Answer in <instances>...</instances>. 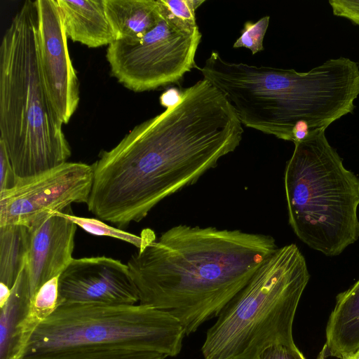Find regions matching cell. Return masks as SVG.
Listing matches in <instances>:
<instances>
[{"label": "cell", "instance_id": "83f0119b", "mask_svg": "<svg viewBox=\"0 0 359 359\" xmlns=\"http://www.w3.org/2000/svg\"><path fill=\"white\" fill-rule=\"evenodd\" d=\"M343 359H359V351L350 357L343 358Z\"/></svg>", "mask_w": 359, "mask_h": 359}, {"label": "cell", "instance_id": "ba28073f", "mask_svg": "<svg viewBox=\"0 0 359 359\" xmlns=\"http://www.w3.org/2000/svg\"><path fill=\"white\" fill-rule=\"evenodd\" d=\"M159 2L162 18L152 29L136 40H116L107 50L112 75L135 92L177 83L196 67L195 55L202 36L198 27L174 17Z\"/></svg>", "mask_w": 359, "mask_h": 359}, {"label": "cell", "instance_id": "603a6c76", "mask_svg": "<svg viewBox=\"0 0 359 359\" xmlns=\"http://www.w3.org/2000/svg\"><path fill=\"white\" fill-rule=\"evenodd\" d=\"M254 359H306L295 344H275L260 352Z\"/></svg>", "mask_w": 359, "mask_h": 359}, {"label": "cell", "instance_id": "4fadbf2b", "mask_svg": "<svg viewBox=\"0 0 359 359\" xmlns=\"http://www.w3.org/2000/svg\"><path fill=\"white\" fill-rule=\"evenodd\" d=\"M67 36L89 48L116 41L104 0H56Z\"/></svg>", "mask_w": 359, "mask_h": 359}, {"label": "cell", "instance_id": "5b68a950", "mask_svg": "<svg viewBox=\"0 0 359 359\" xmlns=\"http://www.w3.org/2000/svg\"><path fill=\"white\" fill-rule=\"evenodd\" d=\"M309 277L295 244L278 248L208 330L204 358L254 359L270 346L295 344L293 321Z\"/></svg>", "mask_w": 359, "mask_h": 359}, {"label": "cell", "instance_id": "d6986e66", "mask_svg": "<svg viewBox=\"0 0 359 359\" xmlns=\"http://www.w3.org/2000/svg\"><path fill=\"white\" fill-rule=\"evenodd\" d=\"M165 354L103 346L67 348L27 359H165Z\"/></svg>", "mask_w": 359, "mask_h": 359}, {"label": "cell", "instance_id": "e0dca14e", "mask_svg": "<svg viewBox=\"0 0 359 359\" xmlns=\"http://www.w3.org/2000/svg\"><path fill=\"white\" fill-rule=\"evenodd\" d=\"M29 241L30 231L27 226H0V283L10 289L27 262Z\"/></svg>", "mask_w": 359, "mask_h": 359}, {"label": "cell", "instance_id": "d4e9b609", "mask_svg": "<svg viewBox=\"0 0 359 359\" xmlns=\"http://www.w3.org/2000/svg\"><path fill=\"white\" fill-rule=\"evenodd\" d=\"M7 152L0 143V192L13 188L18 180Z\"/></svg>", "mask_w": 359, "mask_h": 359}, {"label": "cell", "instance_id": "30bf717a", "mask_svg": "<svg viewBox=\"0 0 359 359\" xmlns=\"http://www.w3.org/2000/svg\"><path fill=\"white\" fill-rule=\"evenodd\" d=\"M138 303L128 265L111 257L74 258L58 278L57 306Z\"/></svg>", "mask_w": 359, "mask_h": 359}, {"label": "cell", "instance_id": "7c38bea8", "mask_svg": "<svg viewBox=\"0 0 359 359\" xmlns=\"http://www.w3.org/2000/svg\"><path fill=\"white\" fill-rule=\"evenodd\" d=\"M76 225L61 212L48 213L31 227L26 269L32 298L49 280L59 277L74 259Z\"/></svg>", "mask_w": 359, "mask_h": 359}, {"label": "cell", "instance_id": "44dd1931", "mask_svg": "<svg viewBox=\"0 0 359 359\" xmlns=\"http://www.w3.org/2000/svg\"><path fill=\"white\" fill-rule=\"evenodd\" d=\"M269 16H264L258 21H247L241 36L233 45V48L244 47L250 49L254 55L264 50L263 40L268 29Z\"/></svg>", "mask_w": 359, "mask_h": 359}, {"label": "cell", "instance_id": "7a4b0ae2", "mask_svg": "<svg viewBox=\"0 0 359 359\" xmlns=\"http://www.w3.org/2000/svg\"><path fill=\"white\" fill-rule=\"evenodd\" d=\"M278 248L268 234L178 224L127 265L139 304L169 313L189 335L217 317Z\"/></svg>", "mask_w": 359, "mask_h": 359}, {"label": "cell", "instance_id": "6da1fadb", "mask_svg": "<svg viewBox=\"0 0 359 359\" xmlns=\"http://www.w3.org/2000/svg\"><path fill=\"white\" fill-rule=\"evenodd\" d=\"M242 125L221 91L205 79L197 81L182 90L175 104L102 151L93 165L88 210L118 227L140 222L234 151Z\"/></svg>", "mask_w": 359, "mask_h": 359}, {"label": "cell", "instance_id": "8fae6325", "mask_svg": "<svg viewBox=\"0 0 359 359\" xmlns=\"http://www.w3.org/2000/svg\"><path fill=\"white\" fill-rule=\"evenodd\" d=\"M41 74L52 105L67 124L79 102V83L56 0H36Z\"/></svg>", "mask_w": 359, "mask_h": 359}, {"label": "cell", "instance_id": "ac0fdd59", "mask_svg": "<svg viewBox=\"0 0 359 359\" xmlns=\"http://www.w3.org/2000/svg\"><path fill=\"white\" fill-rule=\"evenodd\" d=\"M58 278L55 277L45 283L32 298L21 330L22 343L25 350L36 328L57 306Z\"/></svg>", "mask_w": 359, "mask_h": 359}, {"label": "cell", "instance_id": "4316f807", "mask_svg": "<svg viewBox=\"0 0 359 359\" xmlns=\"http://www.w3.org/2000/svg\"><path fill=\"white\" fill-rule=\"evenodd\" d=\"M11 289L3 283H0V305L3 304L9 297Z\"/></svg>", "mask_w": 359, "mask_h": 359}, {"label": "cell", "instance_id": "9c48e42d", "mask_svg": "<svg viewBox=\"0 0 359 359\" xmlns=\"http://www.w3.org/2000/svg\"><path fill=\"white\" fill-rule=\"evenodd\" d=\"M93 165L65 162L50 170L18 178L0 192V226L31 227L48 213L64 212L74 203H87L93 182Z\"/></svg>", "mask_w": 359, "mask_h": 359}, {"label": "cell", "instance_id": "9a60e30c", "mask_svg": "<svg viewBox=\"0 0 359 359\" xmlns=\"http://www.w3.org/2000/svg\"><path fill=\"white\" fill-rule=\"evenodd\" d=\"M32 301L26 264L11 289L8 299L0 305V359H22L25 348L21 330Z\"/></svg>", "mask_w": 359, "mask_h": 359}, {"label": "cell", "instance_id": "277c9868", "mask_svg": "<svg viewBox=\"0 0 359 359\" xmlns=\"http://www.w3.org/2000/svg\"><path fill=\"white\" fill-rule=\"evenodd\" d=\"M48 95L39 53L36 1H25L0 46V143L18 178L65 162L71 149Z\"/></svg>", "mask_w": 359, "mask_h": 359}, {"label": "cell", "instance_id": "7402d4cb", "mask_svg": "<svg viewBox=\"0 0 359 359\" xmlns=\"http://www.w3.org/2000/svg\"><path fill=\"white\" fill-rule=\"evenodd\" d=\"M205 0H162L168 11L175 18L191 27H197L196 10Z\"/></svg>", "mask_w": 359, "mask_h": 359}, {"label": "cell", "instance_id": "5bb4252c", "mask_svg": "<svg viewBox=\"0 0 359 359\" xmlns=\"http://www.w3.org/2000/svg\"><path fill=\"white\" fill-rule=\"evenodd\" d=\"M359 351V280L339 293L326 327L325 341L317 359H343Z\"/></svg>", "mask_w": 359, "mask_h": 359}, {"label": "cell", "instance_id": "ffe728a7", "mask_svg": "<svg viewBox=\"0 0 359 359\" xmlns=\"http://www.w3.org/2000/svg\"><path fill=\"white\" fill-rule=\"evenodd\" d=\"M61 212L77 226L81 227L89 233L114 238L129 243L139 248V250L142 249L149 243L155 240L154 233L149 229L144 230L142 236H138L124 231L118 228L109 226L103 222L101 219L76 216L72 213L71 208L66 212Z\"/></svg>", "mask_w": 359, "mask_h": 359}, {"label": "cell", "instance_id": "484cf974", "mask_svg": "<svg viewBox=\"0 0 359 359\" xmlns=\"http://www.w3.org/2000/svg\"><path fill=\"white\" fill-rule=\"evenodd\" d=\"M182 90L180 91L175 88L168 89L160 97V102L162 106L168 108L175 104L180 99Z\"/></svg>", "mask_w": 359, "mask_h": 359}, {"label": "cell", "instance_id": "cb8c5ba5", "mask_svg": "<svg viewBox=\"0 0 359 359\" xmlns=\"http://www.w3.org/2000/svg\"><path fill=\"white\" fill-rule=\"evenodd\" d=\"M329 4L334 15L359 25V0H330Z\"/></svg>", "mask_w": 359, "mask_h": 359}, {"label": "cell", "instance_id": "52a82bcc", "mask_svg": "<svg viewBox=\"0 0 359 359\" xmlns=\"http://www.w3.org/2000/svg\"><path fill=\"white\" fill-rule=\"evenodd\" d=\"M185 332L178 319L149 306L69 304L36 328L22 359L77 346H103L177 355Z\"/></svg>", "mask_w": 359, "mask_h": 359}, {"label": "cell", "instance_id": "8992f818", "mask_svg": "<svg viewBox=\"0 0 359 359\" xmlns=\"http://www.w3.org/2000/svg\"><path fill=\"white\" fill-rule=\"evenodd\" d=\"M288 222L298 238L326 256L359 238V177L346 169L325 130L294 144L284 173Z\"/></svg>", "mask_w": 359, "mask_h": 359}, {"label": "cell", "instance_id": "2e32d148", "mask_svg": "<svg viewBox=\"0 0 359 359\" xmlns=\"http://www.w3.org/2000/svg\"><path fill=\"white\" fill-rule=\"evenodd\" d=\"M116 40H136L152 29L162 18L159 0H104Z\"/></svg>", "mask_w": 359, "mask_h": 359}, {"label": "cell", "instance_id": "3957f363", "mask_svg": "<svg viewBox=\"0 0 359 359\" xmlns=\"http://www.w3.org/2000/svg\"><path fill=\"white\" fill-rule=\"evenodd\" d=\"M199 70L225 95L243 125L285 141L292 142L300 121L311 132L326 130L353 113L359 95V64L344 57L299 72L230 62L212 51Z\"/></svg>", "mask_w": 359, "mask_h": 359}]
</instances>
